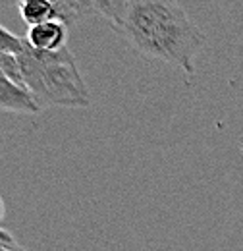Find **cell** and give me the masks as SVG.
Listing matches in <instances>:
<instances>
[{
	"label": "cell",
	"instance_id": "2",
	"mask_svg": "<svg viewBox=\"0 0 243 251\" xmlns=\"http://www.w3.org/2000/svg\"><path fill=\"white\" fill-rule=\"evenodd\" d=\"M27 41V39H25ZM22 79L41 108H87L91 106L89 89L79 74L73 52L64 47L56 52H41L25 45L18 54Z\"/></svg>",
	"mask_w": 243,
	"mask_h": 251
},
{
	"label": "cell",
	"instance_id": "8",
	"mask_svg": "<svg viewBox=\"0 0 243 251\" xmlns=\"http://www.w3.org/2000/svg\"><path fill=\"white\" fill-rule=\"evenodd\" d=\"M16 4L20 2V0H14ZM56 6H58V10H60V20L70 27V25H73L79 18H85V14H83V10H81V6H79V2L77 0H52Z\"/></svg>",
	"mask_w": 243,
	"mask_h": 251
},
{
	"label": "cell",
	"instance_id": "4",
	"mask_svg": "<svg viewBox=\"0 0 243 251\" xmlns=\"http://www.w3.org/2000/svg\"><path fill=\"white\" fill-rule=\"evenodd\" d=\"M31 49L41 52H56L68 47V25L60 20H50L39 25H33L25 35Z\"/></svg>",
	"mask_w": 243,
	"mask_h": 251
},
{
	"label": "cell",
	"instance_id": "7",
	"mask_svg": "<svg viewBox=\"0 0 243 251\" xmlns=\"http://www.w3.org/2000/svg\"><path fill=\"white\" fill-rule=\"evenodd\" d=\"M25 45H27L25 37H18V35H14L12 31H8L6 27L0 25V52L2 54H14V56H18V54L24 52Z\"/></svg>",
	"mask_w": 243,
	"mask_h": 251
},
{
	"label": "cell",
	"instance_id": "6",
	"mask_svg": "<svg viewBox=\"0 0 243 251\" xmlns=\"http://www.w3.org/2000/svg\"><path fill=\"white\" fill-rule=\"evenodd\" d=\"M77 2L85 16H93V14L102 16L112 27L116 25L123 6V0H77Z\"/></svg>",
	"mask_w": 243,
	"mask_h": 251
},
{
	"label": "cell",
	"instance_id": "5",
	"mask_svg": "<svg viewBox=\"0 0 243 251\" xmlns=\"http://www.w3.org/2000/svg\"><path fill=\"white\" fill-rule=\"evenodd\" d=\"M18 10L22 20L27 24V27L50 22V20H60V10L52 0H20Z\"/></svg>",
	"mask_w": 243,
	"mask_h": 251
},
{
	"label": "cell",
	"instance_id": "1",
	"mask_svg": "<svg viewBox=\"0 0 243 251\" xmlns=\"http://www.w3.org/2000/svg\"><path fill=\"white\" fill-rule=\"evenodd\" d=\"M114 29L145 58L195 74L205 35L176 0H123Z\"/></svg>",
	"mask_w": 243,
	"mask_h": 251
},
{
	"label": "cell",
	"instance_id": "11",
	"mask_svg": "<svg viewBox=\"0 0 243 251\" xmlns=\"http://www.w3.org/2000/svg\"><path fill=\"white\" fill-rule=\"evenodd\" d=\"M4 217V203H2V199H0V220Z\"/></svg>",
	"mask_w": 243,
	"mask_h": 251
},
{
	"label": "cell",
	"instance_id": "3",
	"mask_svg": "<svg viewBox=\"0 0 243 251\" xmlns=\"http://www.w3.org/2000/svg\"><path fill=\"white\" fill-rule=\"evenodd\" d=\"M0 110L18 114H37L43 108L24 85L16 83L10 75L0 70Z\"/></svg>",
	"mask_w": 243,
	"mask_h": 251
},
{
	"label": "cell",
	"instance_id": "9",
	"mask_svg": "<svg viewBox=\"0 0 243 251\" xmlns=\"http://www.w3.org/2000/svg\"><path fill=\"white\" fill-rule=\"evenodd\" d=\"M0 70H2L6 75H10L16 83L24 85L22 70H20V64H18V56H14V54H2V52H0ZM24 87H25V85H24Z\"/></svg>",
	"mask_w": 243,
	"mask_h": 251
},
{
	"label": "cell",
	"instance_id": "10",
	"mask_svg": "<svg viewBox=\"0 0 243 251\" xmlns=\"http://www.w3.org/2000/svg\"><path fill=\"white\" fill-rule=\"evenodd\" d=\"M0 250H22V246L14 240V236L0 228Z\"/></svg>",
	"mask_w": 243,
	"mask_h": 251
}]
</instances>
